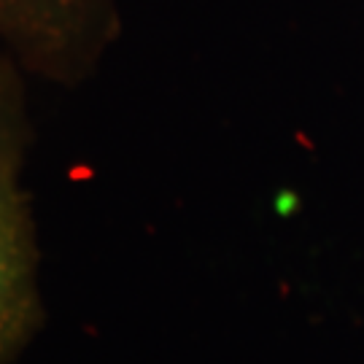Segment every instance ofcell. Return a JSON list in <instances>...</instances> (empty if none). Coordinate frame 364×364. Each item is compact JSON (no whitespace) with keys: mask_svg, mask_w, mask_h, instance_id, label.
<instances>
[{"mask_svg":"<svg viewBox=\"0 0 364 364\" xmlns=\"http://www.w3.org/2000/svg\"><path fill=\"white\" fill-rule=\"evenodd\" d=\"M33 78L0 49V173H25L36 141L27 84Z\"/></svg>","mask_w":364,"mask_h":364,"instance_id":"3","label":"cell"},{"mask_svg":"<svg viewBox=\"0 0 364 364\" xmlns=\"http://www.w3.org/2000/svg\"><path fill=\"white\" fill-rule=\"evenodd\" d=\"M38 216L22 173H0V364H14L46 324Z\"/></svg>","mask_w":364,"mask_h":364,"instance_id":"2","label":"cell"},{"mask_svg":"<svg viewBox=\"0 0 364 364\" xmlns=\"http://www.w3.org/2000/svg\"><path fill=\"white\" fill-rule=\"evenodd\" d=\"M117 33V0H0V49L30 78L76 87Z\"/></svg>","mask_w":364,"mask_h":364,"instance_id":"1","label":"cell"}]
</instances>
